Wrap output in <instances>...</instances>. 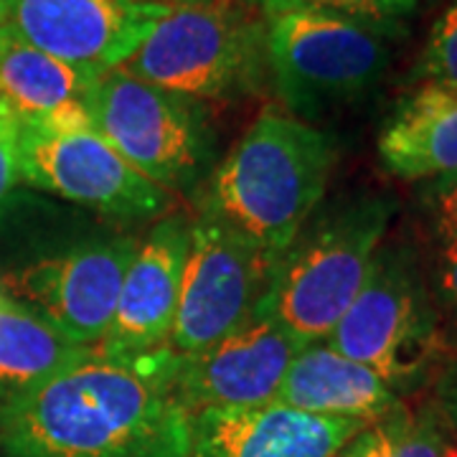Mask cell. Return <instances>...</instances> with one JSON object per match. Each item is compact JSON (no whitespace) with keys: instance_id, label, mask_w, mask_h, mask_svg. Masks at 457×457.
Instances as JSON below:
<instances>
[{"instance_id":"1","label":"cell","mask_w":457,"mask_h":457,"mask_svg":"<svg viewBox=\"0 0 457 457\" xmlns=\"http://www.w3.org/2000/svg\"><path fill=\"white\" fill-rule=\"evenodd\" d=\"M173 374L170 348H84L0 407V450L5 457H188L191 414Z\"/></svg>"},{"instance_id":"2","label":"cell","mask_w":457,"mask_h":457,"mask_svg":"<svg viewBox=\"0 0 457 457\" xmlns=\"http://www.w3.org/2000/svg\"><path fill=\"white\" fill-rule=\"evenodd\" d=\"M333 163L330 135L290 114L264 112L212 170L201 209L279 264L323 204Z\"/></svg>"},{"instance_id":"3","label":"cell","mask_w":457,"mask_h":457,"mask_svg":"<svg viewBox=\"0 0 457 457\" xmlns=\"http://www.w3.org/2000/svg\"><path fill=\"white\" fill-rule=\"evenodd\" d=\"M396 204L359 194L318 206L279 260L260 308L300 341H326L371 275Z\"/></svg>"},{"instance_id":"4","label":"cell","mask_w":457,"mask_h":457,"mask_svg":"<svg viewBox=\"0 0 457 457\" xmlns=\"http://www.w3.org/2000/svg\"><path fill=\"white\" fill-rule=\"evenodd\" d=\"M326 343L371 369L396 396L440 374L453 343L429 278L409 246L381 245L366 285Z\"/></svg>"},{"instance_id":"5","label":"cell","mask_w":457,"mask_h":457,"mask_svg":"<svg viewBox=\"0 0 457 457\" xmlns=\"http://www.w3.org/2000/svg\"><path fill=\"white\" fill-rule=\"evenodd\" d=\"M254 3L264 21L270 82L303 122L363 97L389 69L392 33L295 0Z\"/></svg>"},{"instance_id":"6","label":"cell","mask_w":457,"mask_h":457,"mask_svg":"<svg viewBox=\"0 0 457 457\" xmlns=\"http://www.w3.org/2000/svg\"><path fill=\"white\" fill-rule=\"evenodd\" d=\"M120 69L194 102L254 95L270 82L260 5L206 0L170 8Z\"/></svg>"},{"instance_id":"7","label":"cell","mask_w":457,"mask_h":457,"mask_svg":"<svg viewBox=\"0 0 457 457\" xmlns=\"http://www.w3.org/2000/svg\"><path fill=\"white\" fill-rule=\"evenodd\" d=\"M89 120L99 137L165 191L196 186L209 173L212 132L194 99L110 69L92 87Z\"/></svg>"},{"instance_id":"8","label":"cell","mask_w":457,"mask_h":457,"mask_svg":"<svg viewBox=\"0 0 457 457\" xmlns=\"http://www.w3.org/2000/svg\"><path fill=\"white\" fill-rule=\"evenodd\" d=\"M278 262L201 209L191 221L179 308L168 348L196 356L249 320L270 293Z\"/></svg>"},{"instance_id":"9","label":"cell","mask_w":457,"mask_h":457,"mask_svg":"<svg viewBox=\"0 0 457 457\" xmlns=\"http://www.w3.org/2000/svg\"><path fill=\"white\" fill-rule=\"evenodd\" d=\"M21 179L117 221L161 219L168 191L137 173L95 130H51L18 120Z\"/></svg>"},{"instance_id":"10","label":"cell","mask_w":457,"mask_h":457,"mask_svg":"<svg viewBox=\"0 0 457 457\" xmlns=\"http://www.w3.org/2000/svg\"><path fill=\"white\" fill-rule=\"evenodd\" d=\"M137 242L135 237H99L31 262L8 278L11 297L79 348H97L112 323Z\"/></svg>"},{"instance_id":"11","label":"cell","mask_w":457,"mask_h":457,"mask_svg":"<svg viewBox=\"0 0 457 457\" xmlns=\"http://www.w3.org/2000/svg\"><path fill=\"white\" fill-rule=\"evenodd\" d=\"M305 343L264 308L249 315L212 348L196 356H176L173 389L194 417L213 409L272 404L293 359Z\"/></svg>"},{"instance_id":"12","label":"cell","mask_w":457,"mask_h":457,"mask_svg":"<svg viewBox=\"0 0 457 457\" xmlns=\"http://www.w3.org/2000/svg\"><path fill=\"white\" fill-rule=\"evenodd\" d=\"M168 11L158 0H11L8 31L102 74L125 64Z\"/></svg>"},{"instance_id":"13","label":"cell","mask_w":457,"mask_h":457,"mask_svg":"<svg viewBox=\"0 0 457 457\" xmlns=\"http://www.w3.org/2000/svg\"><path fill=\"white\" fill-rule=\"evenodd\" d=\"M191 221L180 213L161 216L145 239L137 242L135 257L122 278L112 323L99 351L107 353H150L168 348L179 308L180 278L188 252Z\"/></svg>"},{"instance_id":"14","label":"cell","mask_w":457,"mask_h":457,"mask_svg":"<svg viewBox=\"0 0 457 457\" xmlns=\"http://www.w3.org/2000/svg\"><path fill=\"white\" fill-rule=\"evenodd\" d=\"M366 422L285 404L213 409L191 417L188 457H336Z\"/></svg>"},{"instance_id":"15","label":"cell","mask_w":457,"mask_h":457,"mask_svg":"<svg viewBox=\"0 0 457 457\" xmlns=\"http://www.w3.org/2000/svg\"><path fill=\"white\" fill-rule=\"evenodd\" d=\"M97 71L66 64L0 31V99L18 120L51 130H92L89 95Z\"/></svg>"},{"instance_id":"16","label":"cell","mask_w":457,"mask_h":457,"mask_svg":"<svg viewBox=\"0 0 457 457\" xmlns=\"http://www.w3.org/2000/svg\"><path fill=\"white\" fill-rule=\"evenodd\" d=\"M278 404L320 417H343L376 425L402 404V396L326 341L308 343L290 363L279 384Z\"/></svg>"},{"instance_id":"17","label":"cell","mask_w":457,"mask_h":457,"mask_svg":"<svg viewBox=\"0 0 457 457\" xmlns=\"http://www.w3.org/2000/svg\"><path fill=\"white\" fill-rule=\"evenodd\" d=\"M384 168L404 180L457 173V92L420 84L404 97L378 135Z\"/></svg>"},{"instance_id":"18","label":"cell","mask_w":457,"mask_h":457,"mask_svg":"<svg viewBox=\"0 0 457 457\" xmlns=\"http://www.w3.org/2000/svg\"><path fill=\"white\" fill-rule=\"evenodd\" d=\"M84 348L0 290V407L56 374Z\"/></svg>"},{"instance_id":"19","label":"cell","mask_w":457,"mask_h":457,"mask_svg":"<svg viewBox=\"0 0 457 457\" xmlns=\"http://www.w3.org/2000/svg\"><path fill=\"white\" fill-rule=\"evenodd\" d=\"M392 457H457V437L435 402L417 414L394 411Z\"/></svg>"},{"instance_id":"20","label":"cell","mask_w":457,"mask_h":457,"mask_svg":"<svg viewBox=\"0 0 457 457\" xmlns=\"http://www.w3.org/2000/svg\"><path fill=\"white\" fill-rule=\"evenodd\" d=\"M414 74L422 84L457 92V0L435 21Z\"/></svg>"},{"instance_id":"21","label":"cell","mask_w":457,"mask_h":457,"mask_svg":"<svg viewBox=\"0 0 457 457\" xmlns=\"http://www.w3.org/2000/svg\"><path fill=\"white\" fill-rule=\"evenodd\" d=\"M295 3H305L312 8H323L338 16L353 18L392 36L402 31L404 21L414 16L420 8V0H295Z\"/></svg>"},{"instance_id":"22","label":"cell","mask_w":457,"mask_h":457,"mask_svg":"<svg viewBox=\"0 0 457 457\" xmlns=\"http://www.w3.org/2000/svg\"><path fill=\"white\" fill-rule=\"evenodd\" d=\"M432 231L435 239H432V262L427 278L442 315L447 312V318L457 326V234L435 227Z\"/></svg>"},{"instance_id":"23","label":"cell","mask_w":457,"mask_h":457,"mask_svg":"<svg viewBox=\"0 0 457 457\" xmlns=\"http://www.w3.org/2000/svg\"><path fill=\"white\" fill-rule=\"evenodd\" d=\"M425 201L432 213V227L457 234V173L429 180Z\"/></svg>"},{"instance_id":"24","label":"cell","mask_w":457,"mask_h":457,"mask_svg":"<svg viewBox=\"0 0 457 457\" xmlns=\"http://www.w3.org/2000/svg\"><path fill=\"white\" fill-rule=\"evenodd\" d=\"M21 180V158H18V117L0 112V198Z\"/></svg>"},{"instance_id":"25","label":"cell","mask_w":457,"mask_h":457,"mask_svg":"<svg viewBox=\"0 0 457 457\" xmlns=\"http://www.w3.org/2000/svg\"><path fill=\"white\" fill-rule=\"evenodd\" d=\"M402 409V407H399ZM394 411L381 422L369 425L343 447L336 457H392Z\"/></svg>"},{"instance_id":"26","label":"cell","mask_w":457,"mask_h":457,"mask_svg":"<svg viewBox=\"0 0 457 457\" xmlns=\"http://www.w3.org/2000/svg\"><path fill=\"white\" fill-rule=\"evenodd\" d=\"M442 417L447 420L450 429L457 437V348L450 353V359L442 363L440 374H437V389H435V399H432Z\"/></svg>"},{"instance_id":"27","label":"cell","mask_w":457,"mask_h":457,"mask_svg":"<svg viewBox=\"0 0 457 457\" xmlns=\"http://www.w3.org/2000/svg\"><path fill=\"white\" fill-rule=\"evenodd\" d=\"M11 21V0H0V31L8 29Z\"/></svg>"},{"instance_id":"28","label":"cell","mask_w":457,"mask_h":457,"mask_svg":"<svg viewBox=\"0 0 457 457\" xmlns=\"http://www.w3.org/2000/svg\"><path fill=\"white\" fill-rule=\"evenodd\" d=\"M163 3L168 8H179V5H194V3H206V0H158Z\"/></svg>"},{"instance_id":"29","label":"cell","mask_w":457,"mask_h":457,"mask_svg":"<svg viewBox=\"0 0 457 457\" xmlns=\"http://www.w3.org/2000/svg\"><path fill=\"white\" fill-rule=\"evenodd\" d=\"M5 110H8V104H5V102L0 99V112H5Z\"/></svg>"}]
</instances>
